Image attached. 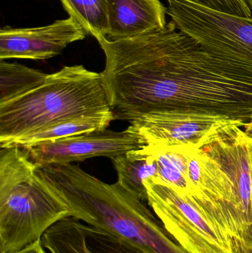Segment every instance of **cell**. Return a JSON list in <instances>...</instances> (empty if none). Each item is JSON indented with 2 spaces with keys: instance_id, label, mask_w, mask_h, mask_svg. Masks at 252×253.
Instances as JSON below:
<instances>
[{
  "instance_id": "cell-21",
  "label": "cell",
  "mask_w": 252,
  "mask_h": 253,
  "mask_svg": "<svg viewBox=\"0 0 252 253\" xmlns=\"http://www.w3.org/2000/svg\"><path fill=\"white\" fill-rule=\"evenodd\" d=\"M244 128H245L246 132L252 137V115L250 121L247 123V126H244Z\"/></svg>"
},
{
  "instance_id": "cell-11",
  "label": "cell",
  "mask_w": 252,
  "mask_h": 253,
  "mask_svg": "<svg viewBox=\"0 0 252 253\" xmlns=\"http://www.w3.org/2000/svg\"><path fill=\"white\" fill-rule=\"evenodd\" d=\"M48 253H148L134 244L102 229L68 217L41 238Z\"/></svg>"
},
{
  "instance_id": "cell-14",
  "label": "cell",
  "mask_w": 252,
  "mask_h": 253,
  "mask_svg": "<svg viewBox=\"0 0 252 253\" xmlns=\"http://www.w3.org/2000/svg\"><path fill=\"white\" fill-rule=\"evenodd\" d=\"M112 161L118 175L117 181L142 202L147 201L144 181L152 177H158L155 158L142 147L116 156Z\"/></svg>"
},
{
  "instance_id": "cell-15",
  "label": "cell",
  "mask_w": 252,
  "mask_h": 253,
  "mask_svg": "<svg viewBox=\"0 0 252 253\" xmlns=\"http://www.w3.org/2000/svg\"><path fill=\"white\" fill-rule=\"evenodd\" d=\"M112 121H114L112 112L70 119L44 128L29 136L18 140L12 143L8 147H29L81 134L104 130L108 128Z\"/></svg>"
},
{
  "instance_id": "cell-13",
  "label": "cell",
  "mask_w": 252,
  "mask_h": 253,
  "mask_svg": "<svg viewBox=\"0 0 252 253\" xmlns=\"http://www.w3.org/2000/svg\"><path fill=\"white\" fill-rule=\"evenodd\" d=\"M143 148L155 158L158 165V178L174 187L182 196L191 191L192 185L189 175V158L200 147L149 144Z\"/></svg>"
},
{
  "instance_id": "cell-12",
  "label": "cell",
  "mask_w": 252,
  "mask_h": 253,
  "mask_svg": "<svg viewBox=\"0 0 252 253\" xmlns=\"http://www.w3.org/2000/svg\"><path fill=\"white\" fill-rule=\"evenodd\" d=\"M109 19V40L130 38L167 26V9L160 0H104Z\"/></svg>"
},
{
  "instance_id": "cell-10",
  "label": "cell",
  "mask_w": 252,
  "mask_h": 253,
  "mask_svg": "<svg viewBox=\"0 0 252 253\" xmlns=\"http://www.w3.org/2000/svg\"><path fill=\"white\" fill-rule=\"evenodd\" d=\"M86 36L71 17L36 28L5 26L0 30V60H45L60 54L70 44L84 40Z\"/></svg>"
},
{
  "instance_id": "cell-16",
  "label": "cell",
  "mask_w": 252,
  "mask_h": 253,
  "mask_svg": "<svg viewBox=\"0 0 252 253\" xmlns=\"http://www.w3.org/2000/svg\"><path fill=\"white\" fill-rule=\"evenodd\" d=\"M65 11L85 31L96 39L108 38L109 19L104 0H60Z\"/></svg>"
},
{
  "instance_id": "cell-20",
  "label": "cell",
  "mask_w": 252,
  "mask_h": 253,
  "mask_svg": "<svg viewBox=\"0 0 252 253\" xmlns=\"http://www.w3.org/2000/svg\"><path fill=\"white\" fill-rule=\"evenodd\" d=\"M13 253H47L46 249L43 246L41 240L38 241L29 246L26 247L24 249Z\"/></svg>"
},
{
  "instance_id": "cell-7",
  "label": "cell",
  "mask_w": 252,
  "mask_h": 253,
  "mask_svg": "<svg viewBox=\"0 0 252 253\" xmlns=\"http://www.w3.org/2000/svg\"><path fill=\"white\" fill-rule=\"evenodd\" d=\"M189 175L192 188L183 196L201 208L231 239L244 233L232 181L220 164L202 148L196 149L189 158Z\"/></svg>"
},
{
  "instance_id": "cell-3",
  "label": "cell",
  "mask_w": 252,
  "mask_h": 253,
  "mask_svg": "<svg viewBox=\"0 0 252 253\" xmlns=\"http://www.w3.org/2000/svg\"><path fill=\"white\" fill-rule=\"evenodd\" d=\"M109 113L102 74L65 66L31 91L0 104V147L65 120Z\"/></svg>"
},
{
  "instance_id": "cell-18",
  "label": "cell",
  "mask_w": 252,
  "mask_h": 253,
  "mask_svg": "<svg viewBox=\"0 0 252 253\" xmlns=\"http://www.w3.org/2000/svg\"><path fill=\"white\" fill-rule=\"evenodd\" d=\"M208 8L241 17H252V12L244 0H187Z\"/></svg>"
},
{
  "instance_id": "cell-17",
  "label": "cell",
  "mask_w": 252,
  "mask_h": 253,
  "mask_svg": "<svg viewBox=\"0 0 252 253\" xmlns=\"http://www.w3.org/2000/svg\"><path fill=\"white\" fill-rule=\"evenodd\" d=\"M47 76L21 64L0 61V104L31 91L44 83Z\"/></svg>"
},
{
  "instance_id": "cell-1",
  "label": "cell",
  "mask_w": 252,
  "mask_h": 253,
  "mask_svg": "<svg viewBox=\"0 0 252 253\" xmlns=\"http://www.w3.org/2000/svg\"><path fill=\"white\" fill-rule=\"evenodd\" d=\"M98 42L114 120L184 110L250 121L252 72L209 53L173 21L161 31Z\"/></svg>"
},
{
  "instance_id": "cell-2",
  "label": "cell",
  "mask_w": 252,
  "mask_h": 253,
  "mask_svg": "<svg viewBox=\"0 0 252 253\" xmlns=\"http://www.w3.org/2000/svg\"><path fill=\"white\" fill-rule=\"evenodd\" d=\"M37 174L71 216L140 247L148 253H189L136 195L71 163L37 166Z\"/></svg>"
},
{
  "instance_id": "cell-9",
  "label": "cell",
  "mask_w": 252,
  "mask_h": 253,
  "mask_svg": "<svg viewBox=\"0 0 252 253\" xmlns=\"http://www.w3.org/2000/svg\"><path fill=\"white\" fill-rule=\"evenodd\" d=\"M144 146L129 126L125 130L106 129L20 148L36 166H43L82 162L102 156L112 159Z\"/></svg>"
},
{
  "instance_id": "cell-5",
  "label": "cell",
  "mask_w": 252,
  "mask_h": 253,
  "mask_svg": "<svg viewBox=\"0 0 252 253\" xmlns=\"http://www.w3.org/2000/svg\"><path fill=\"white\" fill-rule=\"evenodd\" d=\"M178 29L204 50L252 72V17L222 13L187 0H167Z\"/></svg>"
},
{
  "instance_id": "cell-19",
  "label": "cell",
  "mask_w": 252,
  "mask_h": 253,
  "mask_svg": "<svg viewBox=\"0 0 252 253\" xmlns=\"http://www.w3.org/2000/svg\"><path fill=\"white\" fill-rule=\"evenodd\" d=\"M232 253H252V228L231 239Z\"/></svg>"
},
{
  "instance_id": "cell-6",
  "label": "cell",
  "mask_w": 252,
  "mask_h": 253,
  "mask_svg": "<svg viewBox=\"0 0 252 253\" xmlns=\"http://www.w3.org/2000/svg\"><path fill=\"white\" fill-rule=\"evenodd\" d=\"M144 184L149 206L183 249L189 253H232L231 238L193 202L158 177Z\"/></svg>"
},
{
  "instance_id": "cell-4",
  "label": "cell",
  "mask_w": 252,
  "mask_h": 253,
  "mask_svg": "<svg viewBox=\"0 0 252 253\" xmlns=\"http://www.w3.org/2000/svg\"><path fill=\"white\" fill-rule=\"evenodd\" d=\"M23 149L0 150V253H13L41 240L71 216L69 207L38 176Z\"/></svg>"
},
{
  "instance_id": "cell-8",
  "label": "cell",
  "mask_w": 252,
  "mask_h": 253,
  "mask_svg": "<svg viewBox=\"0 0 252 253\" xmlns=\"http://www.w3.org/2000/svg\"><path fill=\"white\" fill-rule=\"evenodd\" d=\"M130 123L144 145H192L200 148L220 128L232 125L244 127L247 124L220 114L184 110L155 111Z\"/></svg>"
},
{
  "instance_id": "cell-22",
  "label": "cell",
  "mask_w": 252,
  "mask_h": 253,
  "mask_svg": "<svg viewBox=\"0 0 252 253\" xmlns=\"http://www.w3.org/2000/svg\"><path fill=\"white\" fill-rule=\"evenodd\" d=\"M244 1L248 4L249 7H250V10L252 12V0H244Z\"/></svg>"
}]
</instances>
